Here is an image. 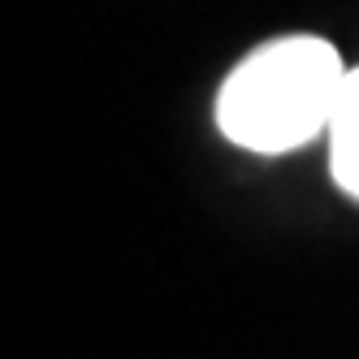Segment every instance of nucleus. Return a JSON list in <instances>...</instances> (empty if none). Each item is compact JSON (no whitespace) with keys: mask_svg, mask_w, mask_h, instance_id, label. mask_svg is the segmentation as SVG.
<instances>
[{"mask_svg":"<svg viewBox=\"0 0 359 359\" xmlns=\"http://www.w3.org/2000/svg\"><path fill=\"white\" fill-rule=\"evenodd\" d=\"M329 169L351 199H359V65L346 69L338 109L329 117Z\"/></svg>","mask_w":359,"mask_h":359,"instance_id":"2","label":"nucleus"},{"mask_svg":"<svg viewBox=\"0 0 359 359\" xmlns=\"http://www.w3.org/2000/svg\"><path fill=\"white\" fill-rule=\"evenodd\" d=\"M346 83L338 48L320 35L273 39L229 74L217 91V126L247 151L281 156L329 130Z\"/></svg>","mask_w":359,"mask_h":359,"instance_id":"1","label":"nucleus"}]
</instances>
